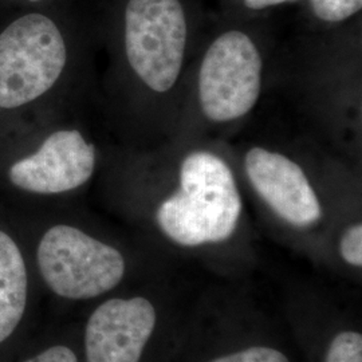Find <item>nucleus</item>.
<instances>
[{"instance_id": "14", "label": "nucleus", "mask_w": 362, "mask_h": 362, "mask_svg": "<svg viewBox=\"0 0 362 362\" xmlns=\"http://www.w3.org/2000/svg\"><path fill=\"white\" fill-rule=\"evenodd\" d=\"M23 362H78V360L76 353L70 348L65 345H54Z\"/></svg>"}, {"instance_id": "16", "label": "nucleus", "mask_w": 362, "mask_h": 362, "mask_svg": "<svg viewBox=\"0 0 362 362\" xmlns=\"http://www.w3.org/2000/svg\"><path fill=\"white\" fill-rule=\"evenodd\" d=\"M30 1H39V0H30Z\"/></svg>"}, {"instance_id": "13", "label": "nucleus", "mask_w": 362, "mask_h": 362, "mask_svg": "<svg viewBox=\"0 0 362 362\" xmlns=\"http://www.w3.org/2000/svg\"><path fill=\"white\" fill-rule=\"evenodd\" d=\"M339 254L350 266H362V226L356 223L348 227L339 240Z\"/></svg>"}, {"instance_id": "4", "label": "nucleus", "mask_w": 362, "mask_h": 362, "mask_svg": "<svg viewBox=\"0 0 362 362\" xmlns=\"http://www.w3.org/2000/svg\"><path fill=\"white\" fill-rule=\"evenodd\" d=\"M187 46V21L179 0H129L125 50L129 65L157 93L179 79Z\"/></svg>"}, {"instance_id": "6", "label": "nucleus", "mask_w": 362, "mask_h": 362, "mask_svg": "<svg viewBox=\"0 0 362 362\" xmlns=\"http://www.w3.org/2000/svg\"><path fill=\"white\" fill-rule=\"evenodd\" d=\"M157 314L144 297L112 298L93 311L85 327L88 362H140L155 333Z\"/></svg>"}, {"instance_id": "15", "label": "nucleus", "mask_w": 362, "mask_h": 362, "mask_svg": "<svg viewBox=\"0 0 362 362\" xmlns=\"http://www.w3.org/2000/svg\"><path fill=\"white\" fill-rule=\"evenodd\" d=\"M285 1H291V0H245V4L251 10H263Z\"/></svg>"}, {"instance_id": "3", "label": "nucleus", "mask_w": 362, "mask_h": 362, "mask_svg": "<svg viewBox=\"0 0 362 362\" xmlns=\"http://www.w3.org/2000/svg\"><path fill=\"white\" fill-rule=\"evenodd\" d=\"M59 28L42 13L16 19L0 34V107L13 109L50 90L66 65Z\"/></svg>"}, {"instance_id": "10", "label": "nucleus", "mask_w": 362, "mask_h": 362, "mask_svg": "<svg viewBox=\"0 0 362 362\" xmlns=\"http://www.w3.org/2000/svg\"><path fill=\"white\" fill-rule=\"evenodd\" d=\"M325 362H362V336L354 330H344L332 339Z\"/></svg>"}, {"instance_id": "7", "label": "nucleus", "mask_w": 362, "mask_h": 362, "mask_svg": "<svg viewBox=\"0 0 362 362\" xmlns=\"http://www.w3.org/2000/svg\"><path fill=\"white\" fill-rule=\"evenodd\" d=\"M95 168V151L78 130L52 133L34 155L10 168L18 188L39 194L69 192L83 185Z\"/></svg>"}, {"instance_id": "1", "label": "nucleus", "mask_w": 362, "mask_h": 362, "mask_svg": "<svg viewBox=\"0 0 362 362\" xmlns=\"http://www.w3.org/2000/svg\"><path fill=\"white\" fill-rule=\"evenodd\" d=\"M242 197L228 164L207 151L184 158L179 189L156 212V221L172 242L184 247L220 243L235 233Z\"/></svg>"}, {"instance_id": "8", "label": "nucleus", "mask_w": 362, "mask_h": 362, "mask_svg": "<svg viewBox=\"0 0 362 362\" xmlns=\"http://www.w3.org/2000/svg\"><path fill=\"white\" fill-rule=\"evenodd\" d=\"M245 167L254 189L288 224L305 228L321 219L318 196L297 163L257 146L247 152Z\"/></svg>"}, {"instance_id": "12", "label": "nucleus", "mask_w": 362, "mask_h": 362, "mask_svg": "<svg viewBox=\"0 0 362 362\" xmlns=\"http://www.w3.org/2000/svg\"><path fill=\"white\" fill-rule=\"evenodd\" d=\"M208 362H291L284 351L272 346H250L223 354Z\"/></svg>"}, {"instance_id": "2", "label": "nucleus", "mask_w": 362, "mask_h": 362, "mask_svg": "<svg viewBox=\"0 0 362 362\" xmlns=\"http://www.w3.org/2000/svg\"><path fill=\"white\" fill-rule=\"evenodd\" d=\"M37 258L47 287L71 300L104 296L121 284L127 272L125 259L117 248L66 224L46 231Z\"/></svg>"}, {"instance_id": "9", "label": "nucleus", "mask_w": 362, "mask_h": 362, "mask_svg": "<svg viewBox=\"0 0 362 362\" xmlns=\"http://www.w3.org/2000/svg\"><path fill=\"white\" fill-rule=\"evenodd\" d=\"M28 297L26 263L13 238L0 231V344L22 322Z\"/></svg>"}, {"instance_id": "5", "label": "nucleus", "mask_w": 362, "mask_h": 362, "mask_svg": "<svg viewBox=\"0 0 362 362\" xmlns=\"http://www.w3.org/2000/svg\"><path fill=\"white\" fill-rule=\"evenodd\" d=\"M262 58L242 31H227L212 42L199 71V101L204 116L215 122L233 121L258 103Z\"/></svg>"}, {"instance_id": "11", "label": "nucleus", "mask_w": 362, "mask_h": 362, "mask_svg": "<svg viewBox=\"0 0 362 362\" xmlns=\"http://www.w3.org/2000/svg\"><path fill=\"white\" fill-rule=\"evenodd\" d=\"M314 13L325 22H342L361 10L362 0H310Z\"/></svg>"}]
</instances>
